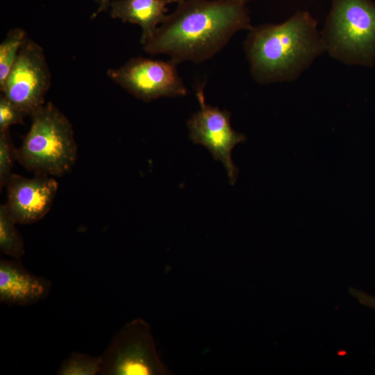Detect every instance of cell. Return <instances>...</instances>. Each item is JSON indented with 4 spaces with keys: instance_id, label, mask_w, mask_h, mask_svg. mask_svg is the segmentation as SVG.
Masks as SVG:
<instances>
[{
    "instance_id": "6da1fadb",
    "label": "cell",
    "mask_w": 375,
    "mask_h": 375,
    "mask_svg": "<svg viewBox=\"0 0 375 375\" xmlns=\"http://www.w3.org/2000/svg\"><path fill=\"white\" fill-rule=\"evenodd\" d=\"M245 3L233 0H182L144 44L151 55L176 64L201 62L222 50L239 31L252 28Z\"/></svg>"
},
{
    "instance_id": "7a4b0ae2",
    "label": "cell",
    "mask_w": 375,
    "mask_h": 375,
    "mask_svg": "<svg viewBox=\"0 0 375 375\" xmlns=\"http://www.w3.org/2000/svg\"><path fill=\"white\" fill-rule=\"evenodd\" d=\"M244 50L251 74L260 84L294 81L326 52L317 22L307 11L281 24L252 26Z\"/></svg>"
},
{
    "instance_id": "3957f363",
    "label": "cell",
    "mask_w": 375,
    "mask_h": 375,
    "mask_svg": "<svg viewBox=\"0 0 375 375\" xmlns=\"http://www.w3.org/2000/svg\"><path fill=\"white\" fill-rule=\"evenodd\" d=\"M30 128L15 158L35 174L60 176L77 159V144L68 118L53 103H45L31 115Z\"/></svg>"
},
{
    "instance_id": "277c9868",
    "label": "cell",
    "mask_w": 375,
    "mask_h": 375,
    "mask_svg": "<svg viewBox=\"0 0 375 375\" xmlns=\"http://www.w3.org/2000/svg\"><path fill=\"white\" fill-rule=\"evenodd\" d=\"M325 51L347 65L375 64V3L370 0H332L320 31Z\"/></svg>"
},
{
    "instance_id": "5b68a950",
    "label": "cell",
    "mask_w": 375,
    "mask_h": 375,
    "mask_svg": "<svg viewBox=\"0 0 375 375\" xmlns=\"http://www.w3.org/2000/svg\"><path fill=\"white\" fill-rule=\"evenodd\" d=\"M101 375L169 374L160 359L149 324L135 318L112 337L101 356Z\"/></svg>"
},
{
    "instance_id": "8992f818",
    "label": "cell",
    "mask_w": 375,
    "mask_h": 375,
    "mask_svg": "<svg viewBox=\"0 0 375 375\" xmlns=\"http://www.w3.org/2000/svg\"><path fill=\"white\" fill-rule=\"evenodd\" d=\"M50 85L51 74L43 49L27 38L8 74L0 85L1 94L26 116H31L45 103Z\"/></svg>"
},
{
    "instance_id": "52a82bcc",
    "label": "cell",
    "mask_w": 375,
    "mask_h": 375,
    "mask_svg": "<svg viewBox=\"0 0 375 375\" xmlns=\"http://www.w3.org/2000/svg\"><path fill=\"white\" fill-rule=\"evenodd\" d=\"M176 65L146 58H132L122 66L108 70V76L135 97L144 101L188 93Z\"/></svg>"
},
{
    "instance_id": "ba28073f",
    "label": "cell",
    "mask_w": 375,
    "mask_h": 375,
    "mask_svg": "<svg viewBox=\"0 0 375 375\" xmlns=\"http://www.w3.org/2000/svg\"><path fill=\"white\" fill-rule=\"evenodd\" d=\"M196 96L200 109L188 121L189 137L194 143L206 147L215 160L222 162L229 182L233 185L238 168L232 160V150L246 138L233 129L228 111L206 103L202 85L197 88Z\"/></svg>"
},
{
    "instance_id": "9c48e42d",
    "label": "cell",
    "mask_w": 375,
    "mask_h": 375,
    "mask_svg": "<svg viewBox=\"0 0 375 375\" xmlns=\"http://www.w3.org/2000/svg\"><path fill=\"white\" fill-rule=\"evenodd\" d=\"M6 208L17 224H30L42 219L50 210L58 184L48 175L33 178L12 174L7 185Z\"/></svg>"
},
{
    "instance_id": "30bf717a",
    "label": "cell",
    "mask_w": 375,
    "mask_h": 375,
    "mask_svg": "<svg viewBox=\"0 0 375 375\" xmlns=\"http://www.w3.org/2000/svg\"><path fill=\"white\" fill-rule=\"evenodd\" d=\"M51 283L28 271L21 260H0V301L8 306H27L44 299Z\"/></svg>"
},
{
    "instance_id": "8fae6325",
    "label": "cell",
    "mask_w": 375,
    "mask_h": 375,
    "mask_svg": "<svg viewBox=\"0 0 375 375\" xmlns=\"http://www.w3.org/2000/svg\"><path fill=\"white\" fill-rule=\"evenodd\" d=\"M171 3V0H113L110 14L113 19L139 25L140 42L144 44L167 15V5Z\"/></svg>"
},
{
    "instance_id": "7c38bea8",
    "label": "cell",
    "mask_w": 375,
    "mask_h": 375,
    "mask_svg": "<svg viewBox=\"0 0 375 375\" xmlns=\"http://www.w3.org/2000/svg\"><path fill=\"white\" fill-rule=\"evenodd\" d=\"M6 204L0 206V250L11 258L21 260L25 254L24 241Z\"/></svg>"
},
{
    "instance_id": "4fadbf2b",
    "label": "cell",
    "mask_w": 375,
    "mask_h": 375,
    "mask_svg": "<svg viewBox=\"0 0 375 375\" xmlns=\"http://www.w3.org/2000/svg\"><path fill=\"white\" fill-rule=\"evenodd\" d=\"M102 367L101 356L74 351L60 365L58 375H97Z\"/></svg>"
},
{
    "instance_id": "5bb4252c",
    "label": "cell",
    "mask_w": 375,
    "mask_h": 375,
    "mask_svg": "<svg viewBox=\"0 0 375 375\" xmlns=\"http://www.w3.org/2000/svg\"><path fill=\"white\" fill-rule=\"evenodd\" d=\"M27 38L24 29L15 28L8 33L0 44V85L8 74L22 44Z\"/></svg>"
},
{
    "instance_id": "9a60e30c",
    "label": "cell",
    "mask_w": 375,
    "mask_h": 375,
    "mask_svg": "<svg viewBox=\"0 0 375 375\" xmlns=\"http://www.w3.org/2000/svg\"><path fill=\"white\" fill-rule=\"evenodd\" d=\"M13 160L15 158L14 149L10 135V131H0V187L6 186L12 174Z\"/></svg>"
},
{
    "instance_id": "2e32d148",
    "label": "cell",
    "mask_w": 375,
    "mask_h": 375,
    "mask_svg": "<svg viewBox=\"0 0 375 375\" xmlns=\"http://www.w3.org/2000/svg\"><path fill=\"white\" fill-rule=\"evenodd\" d=\"M24 113L4 95H0V131L14 124H23Z\"/></svg>"
},
{
    "instance_id": "e0dca14e",
    "label": "cell",
    "mask_w": 375,
    "mask_h": 375,
    "mask_svg": "<svg viewBox=\"0 0 375 375\" xmlns=\"http://www.w3.org/2000/svg\"><path fill=\"white\" fill-rule=\"evenodd\" d=\"M349 293L362 305L375 310V297L352 288L349 289Z\"/></svg>"
},
{
    "instance_id": "ac0fdd59",
    "label": "cell",
    "mask_w": 375,
    "mask_h": 375,
    "mask_svg": "<svg viewBox=\"0 0 375 375\" xmlns=\"http://www.w3.org/2000/svg\"><path fill=\"white\" fill-rule=\"evenodd\" d=\"M113 0H95L96 3L98 4V8L97 10L92 14L91 17L92 19H94L97 17L101 12L106 11L110 7L111 2Z\"/></svg>"
},
{
    "instance_id": "d6986e66",
    "label": "cell",
    "mask_w": 375,
    "mask_h": 375,
    "mask_svg": "<svg viewBox=\"0 0 375 375\" xmlns=\"http://www.w3.org/2000/svg\"><path fill=\"white\" fill-rule=\"evenodd\" d=\"M233 1H238L242 3H246L247 2L254 1V0H233Z\"/></svg>"
},
{
    "instance_id": "ffe728a7",
    "label": "cell",
    "mask_w": 375,
    "mask_h": 375,
    "mask_svg": "<svg viewBox=\"0 0 375 375\" xmlns=\"http://www.w3.org/2000/svg\"><path fill=\"white\" fill-rule=\"evenodd\" d=\"M171 1H172V3H177L178 2H179V1H181L182 0H171Z\"/></svg>"
}]
</instances>
